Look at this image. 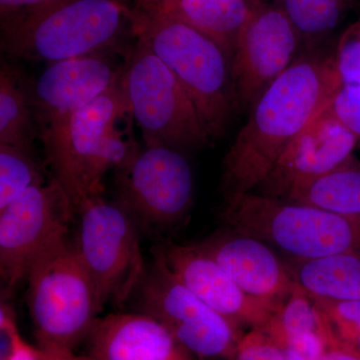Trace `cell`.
Returning <instances> with one entry per match:
<instances>
[{
	"mask_svg": "<svg viewBox=\"0 0 360 360\" xmlns=\"http://www.w3.org/2000/svg\"><path fill=\"white\" fill-rule=\"evenodd\" d=\"M341 85L335 54L298 58L269 85L222 161L224 201L257 191Z\"/></svg>",
	"mask_w": 360,
	"mask_h": 360,
	"instance_id": "obj_1",
	"label": "cell"
},
{
	"mask_svg": "<svg viewBox=\"0 0 360 360\" xmlns=\"http://www.w3.org/2000/svg\"><path fill=\"white\" fill-rule=\"evenodd\" d=\"M134 16L122 0H52L1 15V49L52 63L96 53H127Z\"/></svg>",
	"mask_w": 360,
	"mask_h": 360,
	"instance_id": "obj_2",
	"label": "cell"
},
{
	"mask_svg": "<svg viewBox=\"0 0 360 360\" xmlns=\"http://www.w3.org/2000/svg\"><path fill=\"white\" fill-rule=\"evenodd\" d=\"M129 115L117 84L40 134L52 179L80 207L103 196V179L139 148L124 139L120 122Z\"/></svg>",
	"mask_w": 360,
	"mask_h": 360,
	"instance_id": "obj_3",
	"label": "cell"
},
{
	"mask_svg": "<svg viewBox=\"0 0 360 360\" xmlns=\"http://www.w3.org/2000/svg\"><path fill=\"white\" fill-rule=\"evenodd\" d=\"M134 33L172 70L212 141L224 136L238 112L231 63L212 39L165 14L134 13Z\"/></svg>",
	"mask_w": 360,
	"mask_h": 360,
	"instance_id": "obj_4",
	"label": "cell"
},
{
	"mask_svg": "<svg viewBox=\"0 0 360 360\" xmlns=\"http://www.w3.org/2000/svg\"><path fill=\"white\" fill-rule=\"evenodd\" d=\"M229 229L264 241L293 262L360 251V217L255 193L224 201Z\"/></svg>",
	"mask_w": 360,
	"mask_h": 360,
	"instance_id": "obj_5",
	"label": "cell"
},
{
	"mask_svg": "<svg viewBox=\"0 0 360 360\" xmlns=\"http://www.w3.org/2000/svg\"><path fill=\"white\" fill-rule=\"evenodd\" d=\"M27 307L39 349L53 354H73L89 336L103 307L68 239L39 258L26 277Z\"/></svg>",
	"mask_w": 360,
	"mask_h": 360,
	"instance_id": "obj_6",
	"label": "cell"
},
{
	"mask_svg": "<svg viewBox=\"0 0 360 360\" xmlns=\"http://www.w3.org/2000/svg\"><path fill=\"white\" fill-rule=\"evenodd\" d=\"M120 87L144 146H165L184 153L212 142L179 80L139 35L124 54Z\"/></svg>",
	"mask_w": 360,
	"mask_h": 360,
	"instance_id": "obj_7",
	"label": "cell"
},
{
	"mask_svg": "<svg viewBox=\"0 0 360 360\" xmlns=\"http://www.w3.org/2000/svg\"><path fill=\"white\" fill-rule=\"evenodd\" d=\"M75 250L96 288L99 302L122 307L136 292L146 274L139 231L115 201L91 198L77 210Z\"/></svg>",
	"mask_w": 360,
	"mask_h": 360,
	"instance_id": "obj_8",
	"label": "cell"
},
{
	"mask_svg": "<svg viewBox=\"0 0 360 360\" xmlns=\"http://www.w3.org/2000/svg\"><path fill=\"white\" fill-rule=\"evenodd\" d=\"M115 172L113 201L129 213L141 231L172 229L193 206V169L177 149L144 146Z\"/></svg>",
	"mask_w": 360,
	"mask_h": 360,
	"instance_id": "obj_9",
	"label": "cell"
},
{
	"mask_svg": "<svg viewBox=\"0 0 360 360\" xmlns=\"http://www.w3.org/2000/svg\"><path fill=\"white\" fill-rule=\"evenodd\" d=\"M77 212L56 180L28 189L0 210V276L11 293L33 264L70 239Z\"/></svg>",
	"mask_w": 360,
	"mask_h": 360,
	"instance_id": "obj_10",
	"label": "cell"
},
{
	"mask_svg": "<svg viewBox=\"0 0 360 360\" xmlns=\"http://www.w3.org/2000/svg\"><path fill=\"white\" fill-rule=\"evenodd\" d=\"M155 262L137 288L141 312L160 322L180 347L200 357H215L231 348L233 323L210 309L179 281L162 258Z\"/></svg>",
	"mask_w": 360,
	"mask_h": 360,
	"instance_id": "obj_11",
	"label": "cell"
},
{
	"mask_svg": "<svg viewBox=\"0 0 360 360\" xmlns=\"http://www.w3.org/2000/svg\"><path fill=\"white\" fill-rule=\"evenodd\" d=\"M300 34L283 8L253 6L231 60L236 110L250 112L269 85L292 65Z\"/></svg>",
	"mask_w": 360,
	"mask_h": 360,
	"instance_id": "obj_12",
	"label": "cell"
},
{
	"mask_svg": "<svg viewBox=\"0 0 360 360\" xmlns=\"http://www.w3.org/2000/svg\"><path fill=\"white\" fill-rule=\"evenodd\" d=\"M328 106L291 142L255 193L285 200L292 189L350 160L360 139Z\"/></svg>",
	"mask_w": 360,
	"mask_h": 360,
	"instance_id": "obj_13",
	"label": "cell"
},
{
	"mask_svg": "<svg viewBox=\"0 0 360 360\" xmlns=\"http://www.w3.org/2000/svg\"><path fill=\"white\" fill-rule=\"evenodd\" d=\"M116 54H90L47 65L32 84L39 137L117 84L123 65L116 63Z\"/></svg>",
	"mask_w": 360,
	"mask_h": 360,
	"instance_id": "obj_14",
	"label": "cell"
},
{
	"mask_svg": "<svg viewBox=\"0 0 360 360\" xmlns=\"http://www.w3.org/2000/svg\"><path fill=\"white\" fill-rule=\"evenodd\" d=\"M251 297L276 311L295 288L290 265L264 241L229 231L196 243Z\"/></svg>",
	"mask_w": 360,
	"mask_h": 360,
	"instance_id": "obj_15",
	"label": "cell"
},
{
	"mask_svg": "<svg viewBox=\"0 0 360 360\" xmlns=\"http://www.w3.org/2000/svg\"><path fill=\"white\" fill-rule=\"evenodd\" d=\"M155 252L191 292L231 323L265 324L271 319L274 310L241 290L196 243L182 245L167 241Z\"/></svg>",
	"mask_w": 360,
	"mask_h": 360,
	"instance_id": "obj_16",
	"label": "cell"
},
{
	"mask_svg": "<svg viewBox=\"0 0 360 360\" xmlns=\"http://www.w3.org/2000/svg\"><path fill=\"white\" fill-rule=\"evenodd\" d=\"M87 340L94 360H184L186 349L169 331L141 311L97 319Z\"/></svg>",
	"mask_w": 360,
	"mask_h": 360,
	"instance_id": "obj_17",
	"label": "cell"
},
{
	"mask_svg": "<svg viewBox=\"0 0 360 360\" xmlns=\"http://www.w3.org/2000/svg\"><path fill=\"white\" fill-rule=\"evenodd\" d=\"M248 0H176L160 13L212 39L232 60L239 32L250 16Z\"/></svg>",
	"mask_w": 360,
	"mask_h": 360,
	"instance_id": "obj_18",
	"label": "cell"
},
{
	"mask_svg": "<svg viewBox=\"0 0 360 360\" xmlns=\"http://www.w3.org/2000/svg\"><path fill=\"white\" fill-rule=\"evenodd\" d=\"M295 283L319 300L360 302V251H349L319 259L293 262Z\"/></svg>",
	"mask_w": 360,
	"mask_h": 360,
	"instance_id": "obj_19",
	"label": "cell"
},
{
	"mask_svg": "<svg viewBox=\"0 0 360 360\" xmlns=\"http://www.w3.org/2000/svg\"><path fill=\"white\" fill-rule=\"evenodd\" d=\"M32 82L2 60L0 68V144L34 149L39 137L32 103Z\"/></svg>",
	"mask_w": 360,
	"mask_h": 360,
	"instance_id": "obj_20",
	"label": "cell"
},
{
	"mask_svg": "<svg viewBox=\"0 0 360 360\" xmlns=\"http://www.w3.org/2000/svg\"><path fill=\"white\" fill-rule=\"evenodd\" d=\"M283 200L343 217H360V167L347 160L328 174L292 189Z\"/></svg>",
	"mask_w": 360,
	"mask_h": 360,
	"instance_id": "obj_21",
	"label": "cell"
},
{
	"mask_svg": "<svg viewBox=\"0 0 360 360\" xmlns=\"http://www.w3.org/2000/svg\"><path fill=\"white\" fill-rule=\"evenodd\" d=\"M46 182L34 149L0 144V210Z\"/></svg>",
	"mask_w": 360,
	"mask_h": 360,
	"instance_id": "obj_22",
	"label": "cell"
},
{
	"mask_svg": "<svg viewBox=\"0 0 360 360\" xmlns=\"http://www.w3.org/2000/svg\"><path fill=\"white\" fill-rule=\"evenodd\" d=\"M267 323L276 329L285 343L298 336L314 333L321 335L326 319L314 298L296 283L290 295L274 312Z\"/></svg>",
	"mask_w": 360,
	"mask_h": 360,
	"instance_id": "obj_23",
	"label": "cell"
},
{
	"mask_svg": "<svg viewBox=\"0 0 360 360\" xmlns=\"http://www.w3.org/2000/svg\"><path fill=\"white\" fill-rule=\"evenodd\" d=\"M352 0H283V11L298 34L314 39L335 30Z\"/></svg>",
	"mask_w": 360,
	"mask_h": 360,
	"instance_id": "obj_24",
	"label": "cell"
},
{
	"mask_svg": "<svg viewBox=\"0 0 360 360\" xmlns=\"http://www.w3.org/2000/svg\"><path fill=\"white\" fill-rule=\"evenodd\" d=\"M335 58L342 84L360 85V21L341 37Z\"/></svg>",
	"mask_w": 360,
	"mask_h": 360,
	"instance_id": "obj_25",
	"label": "cell"
},
{
	"mask_svg": "<svg viewBox=\"0 0 360 360\" xmlns=\"http://www.w3.org/2000/svg\"><path fill=\"white\" fill-rule=\"evenodd\" d=\"M314 298L326 321L335 324L345 335H352L360 347V302H338Z\"/></svg>",
	"mask_w": 360,
	"mask_h": 360,
	"instance_id": "obj_26",
	"label": "cell"
},
{
	"mask_svg": "<svg viewBox=\"0 0 360 360\" xmlns=\"http://www.w3.org/2000/svg\"><path fill=\"white\" fill-rule=\"evenodd\" d=\"M328 110L360 139V85L342 84L328 103Z\"/></svg>",
	"mask_w": 360,
	"mask_h": 360,
	"instance_id": "obj_27",
	"label": "cell"
},
{
	"mask_svg": "<svg viewBox=\"0 0 360 360\" xmlns=\"http://www.w3.org/2000/svg\"><path fill=\"white\" fill-rule=\"evenodd\" d=\"M234 360H304L290 348L262 340L243 343Z\"/></svg>",
	"mask_w": 360,
	"mask_h": 360,
	"instance_id": "obj_28",
	"label": "cell"
},
{
	"mask_svg": "<svg viewBox=\"0 0 360 360\" xmlns=\"http://www.w3.org/2000/svg\"><path fill=\"white\" fill-rule=\"evenodd\" d=\"M123 4L139 14H156L162 13L176 0H122Z\"/></svg>",
	"mask_w": 360,
	"mask_h": 360,
	"instance_id": "obj_29",
	"label": "cell"
},
{
	"mask_svg": "<svg viewBox=\"0 0 360 360\" xmlns=\"http://www.w3.org/2000/svg\"><path fill=\"white\" fill-rule=\"evenodd\" d=\"M49 1L52 0H0V13L1 15L20 13L42 6Z\"/></svg>",
	"mask_w": 360,
	"mask_h": 360,
	"instance_id": "obj_30",
	"label": "cell"
},
{
	"mask_svg": "<svg viewBox=\"0 0 360 360\" xmlns=\"http://www.w3.org/2000/svg\"><path fill=\"white\" fill-rule=\"evenodd\" d=\"M6 360H42L40 349L30 347V345L21 340L13 354Z\"/></svg>",
	"mask_w": 360,
	"mask_h": 360,
	"instance_id": "obj_31",
	"label": "cell"
},
{
	"mask_svg": "<svg viewBox=\"0 0 360 360\" xmlns=\"http://www.w3.org/2000/svg\"><path fill=\"white\" fill-rule=\"evenodd\" d=\"M319 360H360L359 357L354 355L347 354L342 352H331L328 354H324Z\"/></svg>",
	"mask_w": 360,
	"mask_h": 360,
	"instance_id": "obj_32",
	"label": "cell"
},
{
	"mask_svg": "<svg viewBox=\"0 0 360 360\" xmlns=\"http://www.w3.org/2000/svg\"><path fill=\"white\" fill-rule=\"evenodd\" d=\"M40 352H41L42 360H68V354H49V352H44L42 350H40Z\"/></svg>",
	"mask_w": 360,
	"mask_h": 360,
	"instance_id": "obj_33",
	"label": "cell"
},
{
	"mask_svg": "<svg viewBox=\"0 0 360 360\" xmlns=\"http://www.w3.org/2000/svg\"><path fill=\"white\" fill-rule=\"evenodd\" d=\"M68 360H94L90 359L89 356H75V354H71L68 355Z\"/></svg>",
	"mask_w": 360,
	"mask_h": 360,
	"instance_id": "obj_34",
	"label": "cell"
}]
</instances>
